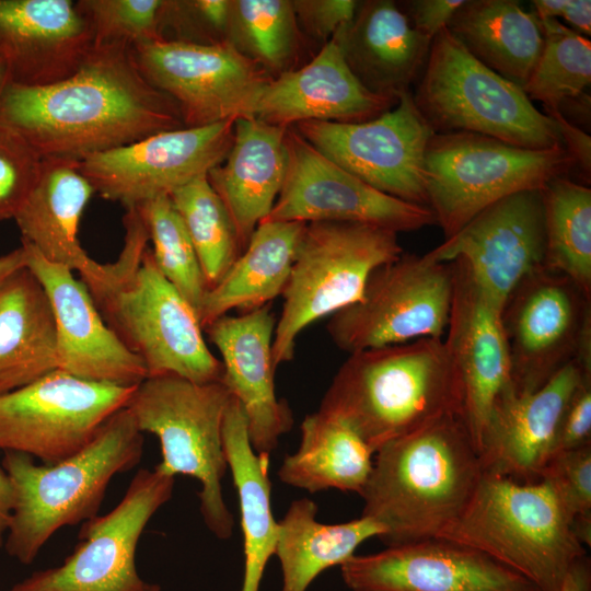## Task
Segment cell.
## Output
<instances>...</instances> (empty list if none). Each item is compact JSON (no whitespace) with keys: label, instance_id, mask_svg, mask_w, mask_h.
Here are the masks:
<instances>
[{"label":"cell","instance_id":"obj_44","mask_svg":"<svg viewBox=\"0 0 591 591\" xmlns=\"http://www.w3.org/2000/svg\"><path fill=\"white\" fill-rule=\"evenodd\" d=\"M541 478L551 483L571 521L591 517V445L552 455Z\"/></svg>","mask_w":591,"mask_h":591},{"label":"cell","instance_id":"obj_19","mask_svg":"<svg viewBox=\"0 0 591 591\" xmlns=\"http://www.w3.org/2000/svg\"><path fill=\"white\" fill-rule=\"evenodd\" d=\"M546 234L542 188L514 193L476 215L455 235L428 252L438 262L462 259L497 308L543 268Z\"/></svg>","mask_w":591,"mask_h":591},{"label":"cell","instance_id":"obj_50","mask_svg":"<svg viewBox=\"0 0 591 591\" xmlns=\"http://www.w3.org/2000/svg\"><path fill=\"white\" fill-rule=\"evenodd\" d=\"M13 507V489L0 464V548L3 547Z\"/></svg>","mask_w":591,"mask_h":591},{"label":"cell","instance_id":"obj_8","mask_svg":"<svg viewBox=\"0 0 591 591\" xmlns=\"http://www.w3.org/2000/svg\"><path fill=\"white\" fill-rule=\"evenodd\" d=\"M232 395L222 382L198 384L176 375L148 376L127 404L140 432L160 441L158 472L196 478L199 510L208 530L220 540L233 532L221 480L228 470L222 427Z\"/></svg>","mask_w":591,"mask_h":591},{"label":"cell","instance_id":"obj_23","mask_svg":"<svg viewBox=\"0 0 591 591\" xmlns=\"http://www.w3.org/2000/svg\"><path fill=\"white\" fill-rule=\"evenodd\" d=\"M271 305L240 315H223L204 328L221 355L222 383L240 403L253 450L270 453L293 425L292 412L275 391Z\"/></svg>","mask_w":591,"mask_h":591},{"label":"cell","instance_id":"obj_32","mask_svg":"<svg viewBox=\"0 0 591 591\" xmlns=\"http://www.w3.org/2000/svg\"><path fill=\"white\" fill-rule=\"evenodd\" d=\"M305 223L262 221L223 278L204 297L202 328L232 310L258 309L282 296Z\"/></svg>","mask_w":591,"mask_h":591},{"label":"cell","instance_id":"obj_20","mask_svg":"<svg viewBox=\"0 0 591 591\" xmlns=\"http://www.w3.org/2000/svg\"><path fill=\"white\" fill-rule=\"evenodd\" d=\"M340 575L351 591H538L487 554L443 537L354 555Z\"/></svg>","mask_w":591,"mask_h":591},{"label":"cell","instance_id":"obj_52","mask_svg":"<svg viewBox=\"0 0 591 591\" xmlns=\"http://www.w3.org/2000/svg\"><path fill=\"white\" fill-rule=\"evenodd\" d=\"M26 266V251L21 245L0 256V282L15 270Z\"/></svg>","mask_w":591,"mask_h":591},{"label":"cell","instance_id":"obj_51","mask_svg":"<svg viewBox=\"0 0 591 591\" xmlns=\"http://www.w3.org/2000/svg\"><path fill=\"white\" fill-rule=\"evenodd\" d=\"M560 591H591V569L588 557L582 558L573 566Z\"/></svg>","mask_w":591,"mask_h":591},{"label":"cell","instance_id":"obj_15","mask_svg":"<svg viewBox=\"0 0 591 591\" xmlns=\"http://www.w3.org/2000/svg\"><path fill=\"white\" fill-rule=\"evenodd\" d=\"M293 127L317 151L375 189L428 207L425 153L434 131L410 92L366 121L311 120Z\"/></svg>","mask_w":591,"mask_h":591},{"label":"cell","instance_id":"obj_53","mask_svg":"<svg viewBox=\"0 0 591 591\" xmlns=\"http://www.w3.org/2000/svg\"><path fill=\"white\" fill-rule=\"evenodd\" d=\"M9 84H10V77H9L8 66L3 57L0 55V99Z\"/></svg>","mask_w":591,"mask_h":591},{"label":"cell","instance_id":"obj_13","mask_svg":"<svg viewBox=\"0 0 591 591\" xmlns=\"http://www.w3.org/2000/svg\"><path fill=\"white\" fill-rule=\"evenodd\" d=\"M136 386L83 380L59 369L0 395V451L59 463L82 450L127 406Z\"/></svg>","mask_w":591,"mask_h":591},{"label":"cell","instance_id":"obj_25","mask_svg":"<svg viewBox=\"0 0 591 591\" xmlns=\"http://www.w3.org/2000/svg\"><path fill=\"white\" fill-rule=\"evenodd\" d=\"M94 38L72 0H0V55L10 83L43 86L72 76Z\"/></svg>","mask_w":591,"mask_h":591},{"label":"cell","instance_id":"obj_27","mask_svg":"<svg viewBox=\"0 0 591 591\" xmlns=\"http://www.w3.org/2000/svg\"><path fill=\"white\" fill-rule=\"evenodd\" d=\"M95 190L78 161L43 159L35 185L13 218L22 243L48 262L78 271L90 290L106 274V264L91 258L78 237L84 209Z\"/></svg>","mask_w":591,"mask_h":591},{"label":"cell","instance_id":"obj_24","mask_svg":"<svg viewBox=\"0 0 591 591\" xmlns=\"http://www.w3.org/2000/svg\"><path fill=\"white\" fill-rule=\"evenodd\" d=\"M582 374L572 361L535 392L518 393L509 383L495 401L482 434L483 471L522 483L540 480L565 405Z\"/></svg>","mask_w":591,"mask_h":591},{"label":"cell","instance_id":"obj_4","mask_svg":"<svg viewBox=\"0 0 591 591\" xmlns=\"http://www.w3.org/2000/svg\"><path fill=\"white\" fill-rule=\"evenodd\" d=\"M318 409L375 453L442 416H460L461 393L443 339L425 337L349 354Z\"/></svg>","mask_w":591,"mask_h":591},{"label":"cell","instance_id":"obj_37","mask_svg":"<svg viewBox=\"0 0 591 591\" xmlns=\"http://www.w3.org/2000/svg\"><path fill=\"white\" fill-rule=\"evenodd\" d=\"M302 33L289 0H231L229 42L273 78L293 70Z\"/></svg>","mask_w":591,"mask_h":591},{"label":"cell","instance_id":"obj_10","mask_svg":"<svg viewBox=\"0 0 591 591\" xmlns=\"http://www.w3.org/2000/svg\"><path fill=\"white\" fill-rule=\"evenodd\" d=\"M575 165L564 147L533 150L474 132H434L425 153L428 207L447 240L491 204L543 188Z\"/></svg>","mask_w":591,"mask_h":591},{"label":"cell","instance_id":"obj_35","mask_svg":"<svg viewBox=\"0 0 591 591\" xmlns=\"http://www.w3.org/2000/svg\"><path fill=\"white\" fill-rule=\"evenodd\" d=\"M300 431L299 448L285 456L279 479L311 494L337 489L360 495L374 455L360 436L340 418L320 409L304 417Z\"/></svg>","mask_w":591,"mask_h":591},{"label":"cell","instance_id":"obj_5","mask_svg":"<svg viewBox=\"0 0 591 591\" xmlns=\"http://www.w3.org/2000/svg\"><path fill=\"white\" fill-rule=\"evenodd\" d=\"M143 442L124 407L82 450L59 463L38 465L30 455L4 452L1 466L13 489L3 544L8 555L30 565L58 530L96 517L113 477L140 462Z\"/></svg>","mask_w":591,"mask_h":591},{"label":"cell","instance_id":"obj_17","mask_svg":"<svg viewBox=\"0 0 591 591\" xmlns=\"http://www.w3.org/2000/svg\"><path fill=\"white\" fill-rule=\"evenodd\" d=\"M233 136L234 120L161 131L90 155L79 167L95 194L130 209L207 175L225 159Z\"/></svg>","mask_w":591,"mask_h":591},{"label":"cell","instance_id":"obj_36","mask_svg":"<svg viewBox=\"0 0 591 591\" xmlns=\"http://www.w3.org/2000/svg\"><path fill=\"white\" fill-rule=\"evenodd\" d=\"M546 269L571 279L591 297V189L559 176L543 188Z\"/></svg>","mask_w":591,"mask_h":591},{"label":"cell","instance_id":"obj_11","mask_svg":"<svg viewBox=\"0 0 591 591\" xmlns=\"http://www.w3.org/2000/svg\"><path fill=\"white\" fill-rule=\"evenodd\" d=\"M451 263L402 253L376 267L359 300L331 316L326 329L348 354L419 338H441L452 303Z\"/></svg>","mask_w":591,"mask_h":591},{"label":"cell","instance_id":"obj_7","mask_svg":"<svg viewBox=\"0 0 591 591\" xmlns=\"http://www.w3.org/2000/svg\"><path fill=\"white\" fill-rule=\"evenodd\" d=\"M412 95L437 134L474 132L533 150L564 147L554 119L521 86L476 59L447 27L432 38Z\"/></svg>","mask_w":591,"mask_h":591},{"label":"cell","instance_id":"obj_30","mask_svg":"<svg viewBox=\"0 0 591 591\" xmlns=\"http://www.w3.org/2000/svg\"><path fill=\"white\" fill-rule=\"evenodd\" d=\"M57 369L50 302L25 266L0 282V395Z\"/></svg>","mask_w":591,"mask_h":591},{"label":"cell","instance_id":"obj_3","mask_svg":"<svg viewBox=\"0 0 591 591\" xmlns=\"http://www.w3.org/2000/svg\"><path fill=\"white\" fill-rule=\"evenodd\" d=\"M123 223L117 260L106 264L103 281L89 290L103 320L148 376L221 382L222 362L208 348L196 310L158 269L139 211L126 209Z\"/></svg>","mask_w":591,"mask_h":591},{"label":"cell","instance_id":"obj_31","mask_svg":"<svg viewBox=\"0 0 591 591\" xmlns=\"http://www.w3.org/2000/svg\"><path fill=\"white\" fill-rule=\"evenodd\" d=\"M447 28L482 63L521 88L543 49L538 18L514 0L465 1Z\"/></svg>","mask_w":591,"mask_h":591},{"label":"cell","instance_id":"obj_22","mask_svg":"<svg viewBox=\"0 0 591 591\" xmlns=\"http://www.w3.org/2000/svg\"><path fill=\"white\" fill-rule=\"evenodd\" d=\"M453 293L443 340L461 393V418L478 451L493 405L510 383L501 310L475 282L462 259L450 262Z\"/></svg>","mask_w":591,"mask_h":591},{"label":"cell","instance_id":"obj_28","mask_svg":"<svg viewBox=\"0 0 591 591\" xmlns=\"http://www.w3.org/2000/svg\"><path fill=\"white\" fill-rule=\"evenodd\" d=\"M361 84L378 95L399 100L422 72L431 40L413 27L391 0L358 3L350 22L333 36Z\"/></svg>","mask_w":591,"mask_h":591},{"label":"cell","instance_id":"obj_38","mask_svg":"<svg viewBox=\"0 0 591 591\" xmlns=\"http://www.w3.org/2000/svg\"><path fill=\"white\" fill-rule=\"evenodd\" d=\"M170 198L194 245L208 289L212 288L242 253L233 221L207 175L175 189Z\"/></svg>","mask_w":591,"mask_h":591},{"label":"cell","instance_id":"obj_29","mask_svg":"<svg viewBox=\"0 0 591 591\" xmlns=\"http://www.w3.org/2000/svg\"><path fill=\"white\" fill-rule=\"evenodd\" d=\"M287 130L254 116L236 118L228 155L207 174L233 221L242 252L282 188Z\"/></svg>","mask_w":591,"mask_h":591},{"label":"cell","instance_id":"obj_26","mask_svg":"<svg viewBox=\"0 0 591 591\" xmlns=\"http://www.w3.org/2000/svg\"><path fill=\"white\" fill-rule=\"evenodd\" d=\"M397 102L364 88L331 39L304 66L273 78L253 116L285 128L311 120L360 123L378 117Z\"/></svg>","mask_w":591,"mask_h":591},{"label":"cell","instance_id":"obj_40","mask_svg":"<svg viewBox=\"0 0 591 591\" xmlns=\"http://www.w3.org/2000/svg\"><path fill=\"white\" fill-rule=\"evenodd\" d=\"M147 228L150 248L164 278L199 313L208 290L196 251L170 196L135 207Z\"/></svg>","mask_w":591,"mask_h":591},{"label":"cell","instance_id":"obj_41","mask_svg":"<svg viewBox=\"0 0 591 591\" xmlns=\"http://www.w3.org/2000/svg\"><path fill=\"white\" fill-rule=\"evenodd\" d=\"M94 44L120 43L130 47L160 38L163 0H79Z\"/></svg>","mask_w":591,"mask_h":591},{"label":"cell","instance_id":"obj_21","mask_svg":"<svg viewBox=\"0 0 591 591\" xmlns=\"http://www.w3.org/2000/svg\"><path fill=\"white\" fill-rule=\"evenodd\" d=\"M21 245L26 251V267L50 302L58 369L104 384H140L148 376L143 362L105 323L85 285L70 268L48 262L26 243Z\"/></svg>","mask_w":591,"mask_h":591},{"label":"cell","instance_id":"obj_33","mask_svg":"<svg viewBox=\"0 0 591 591\" xmlns=\"http://www.w3.org/2000/svg\"><path fill=\"white\" fill-rule=\"evenodd\" d=\"M222 439L240 505L244 547L241 591H259L266 565L275 554L278 531L271 510L270 455L253 450L245 415L233 396L224 415Z\"/></svg>","mask_w":591,"mask_h":591},{"label":"cell","instance_id":"obj_2","mask_svg":"<svg viewBox=\"0 0 591 591\" xmlns=\"http://www.w3.org/2000/svg\"><path fill=\"white\" fill-rule=\"evenodd\" d=\"M478 451L456 414L380 448L360 494L386 546L439 537L462 513L483 474Z\"/></svg>","mask_w":591,"mask_h":591},{"label":"cell","instance_id":"obj_34","mask_svg":"<svg viewBox=\"0 0 591 591\" xmlns=\"http://www.w3.org/2000/svg\"><path fill=\"white\" fill-rule=\"evenodd\" d=\"M317 510L313 500L297 499L278 521L274 556L281 567V591H306L320 573L341 566L364 541L384 533L378 522L364 515L344 523H321Z\"/></svg>","mask_w":591,"mask_h":591},{"label":"cell","instance_id":"obj_1","mask_svg":"<svg viewBox=\"0 0 591 591\" xmlns=\"http://www.w3.org/2000/svg\"><path fill=\"white\" fill-rule=\"evenodd\" d=\"M0 124L43 159L82 161L148 136L183 128L174 102L140 72L130 46H93L70 77L43 86L10 83Z\"/></svg>","mask_w":591,"mask_h":591},{"label":"cell","instance_id":"obj_45","mask_svg":"<svg viewBox=\"0 0 591 591\" xmlns=\"http://www.w3.org/2000/svg\"><path fill=\"white\" fill-rule=\"evenodd\" d=\"M291 3L301 33L326 44L351 21L359 1L293 0Z\"/></svg>","mask_w":591,"mask_h":591},{"label":"cell","instance_id":"obj_43","mask_svg":"<svg viewBox=\"0 0 591 591\" xmlns=\"http://www.w3.org/2000/svg\"><path fill=\"white\" fill-rule=\"evenodd\" d=\"M43 158L15 130L0 124V221L13 219L35 185Z\"/></svg>","mask_w":591,"mask_h":591},{"label":"cell","instance_id":"obj_42","mask_svg":"<svg viewBox=\"0 0 591 591\" xmlns=\"http://www.w3.org/2000/svg\"><path fill=\"white\" fill-rule=\"evenodd\" d=\"M231 0H163L160 38L199 45L227 42Z\"/></svg>","mask_w":591,"mask_h":591},{"label":"cell","instance_id":"obj_9","mask_svg":"<svg viewBox=\"0 0 591 591\" xmlns=\"http://www.w3.org/2000/svg\"><path fill=\"white\" fill-rule=\"evenodd\" d=\"M403 253L397 233L351 222L305 223L276 321L273 363L293 359L299 335L360 299L370 274Z\"/></svg>","mask_w":591,"mask_h":591},{"label":"cell","instance_id":"obj_18","mask_svg":"<svg viewBox=\"0 0 591 591\" xmlns=\"http://www.w3.org/2000/svg\"><path fill=\"white\" fill-rule=\"evenodd\" d=\"M286 142V178L265 220L351 222L397 234L436 224L429 207L375 189L317 151L294 128H288Z\"/></svg>","mask_w":591,"mask_h":591},{"label":"cell","instance_id":"obj_48","mask_svg":"<svg viewBox=\"0 0 591 591\" xmlns=\"http://www.w3.org/2000/svg\"><path fill=\"white\" fill-rule=\"evenodd\" d=\"M533 11L540 19L561 18L583 36L591 34L590 0H534Z\"/></svg>","mask_w":591,"mask_h":591},{"label":"cell","instance_id":"obj_14","mask_svg":"<svg viewBox=\"0 0 591 591\" xmlns=\"http://www.w3.org/2000/svg\"><path fill=\"white\" fill-rule=\"evenodd\" d=\"M143 77L177 106L185 127L253 116L273 77L229 42L154 39L130 47Z\"/></svg>","mask_w":591,"mask_h":591},{"label":"cell","instance_id":"obj_12","mask_svg":"<svg viewBox=\"0 0 591 591\" xmlns=\"http://www.w3.org/2000/svg\"><path fill=\"white\" fill-rule=\"evenodd\" d=\"M175 477L139 470L113 510L81 523L78 544L57 567L38 570L9 591H161L136 567L139 540L174 491Z\"/></svg>","mask_w":591,"mask_h":591},{"label":"cell","instance_id":"obj_6","mask_svg":"<svg viewBox=\"0 0 591 591\" xmlns=\"http://www.w3.org/2000/svg\"><path fill=\"white\" fill-rule=\"evenodd\" d=\"M478 549L530 580L560 591L587 549L551 483L483 472L460 517L439 536Z\"/></svg>","mask_w":591,"mask_h":591},{"label":"cell","instance_id":"obj_46","mask_svg":"<svg viewBox=\"0 0 591 591\" xmlns=\"http://www.w3.org/2000/svg\"><path fill=\"white\" fill-rule=\"evenodd\" d=\"M587 445H591V375L582 374L560 416L552 455Z\"/></svg>","mask_w":591,"mask_h":591},{"label":"cell","instance_id":"obj_47","mask_svg":"<svg viewBox=\"0 0 591 591\" xmlns=\"http://www.w3.org/2000/svg\"><path fill=\"white\" fill-rule=\"evenodd\" d=\"M465 0H412L405 1L403 12L415 30L432 39L448 26L455 11Z\"/></svg>","mask_w":591,"mask_h":591},{"label":"cell","instance_id":"obj_49","mask_svg":"<svg viewBox=\"0 0 591 591\" xmlns=\"http://www.w3.org/2000/svg\"><path fill=\"white\" fill-rule=\"evenodd\" d=\"M547 116L556 123L563 146L573 159L584 175L590 178L591 172V138L579 127L572 125L561 112H549Z\"/></svg>","mask_w":591,"mask_h":591},{"label":"cell","instance_id":"obj_16","mask_svg":"<svg viewBox=\"0 0 591 591\" xmlns=\"http://www.w3.org/2000/svg\"><path fill=\"white\" fill-rule=\"evenodd\" d=\"M589 318L591 297L567 276L545 267L526 276L501 309L513 390L535 392L575 361Z\"/></svg>","mask_w":591,"mask_h":591},{"label":"cell","instance_id":"obj_39","mask_svg":"<svg viewBox=\"0 0 591 591\" xmlns=\"http://www.w3.org/2000/svg\"><path fill=\"white\" fill-rule=\"evenodd\" d=\"M543 49L534 71L522 88L546 113L560 112L591 82V42L556 19H540Z\"/></svg>","mask_w":591,"mask_h":591}]
</instances>
